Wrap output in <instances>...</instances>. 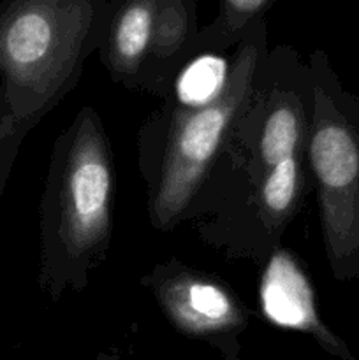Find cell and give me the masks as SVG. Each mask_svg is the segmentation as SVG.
<instances>
[{"mask_svg":"<svg viewBox=\"0 0 359 360\" xmlns=\"http://www.w3.org/2000/svg\"><path fill=\"white\" fill-rule=\"evenodd\" d=\"M267 51L264 18L234 46L224 84L213 98L189 104L169 94L141 123L137 172L144 183L146 213L153 229L171 232L196 220L201 195L248 104Z\"/></svg>","mask_w":359,"mask_h":360,"instance_id":"cell-1","label":"cell"},{"mask_svg":"<svg viewBox=\"0 0 359 360\" xmlns=\"http://www.w3.org/2000/svg\"><path fill=\"white\" fill-rule=\"evenodd\" d=\"M109 0L0 4V172L21 139L81 79L104 37Z\"/></svg>","mask_w":359,"mask_h":360,"instance_id":"cell-2","label":"cell"},{"mask_svg":"<svg viewBox=\"0 0 359 360\" xmlns=\"http://www.w3.org/2000/svg\"><path fill=\"white\" fill-rule=\"evenodd\" d=\"M115 157L101 115L84 105L58 134L41 202L39 283L53 302L87 290L115 227Z\"/></svg>","mask_w":359,"mask_h":360,"instance_id":"cell-3","label":"cell"},{"mask_svg":"<svg viewBox=\"0 0 359 360\" xmlns=\"http://www.w3.org/2000/svg\"><path fill=\"white\" fill-rule=\"evenodd\" d=\"M310 118L308 62L289 44L270 48L248 104L201 195L192 224L229 217L252 199L282 165L306 157Z\"/></svg>","mask_w":359,"mask_h":360,"instance_id":"cell-4","label":"cell"},{"mask_svg":"<svg viewBox=\"0 0 359 360\" xmlns=\"http://www.w3.org/2000/svg\"><path fill=\"white\" fill-rule=\"evenodd\" d=\"M308 169L333 278L359 281V94L347 90L324 49L308 56Z\"/></svg>","mask_w":359,"mask_h":360,"instance_id":"cell-5","label":"cell"},{"mask_svg":"<svg viewBox=\"0 0 359 360\" xmlns=\"http://www.w3.org/2000/svg\"><path fill=\"white\" fill-rule=\"evenodd\" d=\"M139 285L178 333L210 345L222 360L239 359V340L253 311L222 278L169 259L141 276Z\"/></svg>","mask_w":359,"mask_h":360,"instance_id":"cell-6","label":"cell"},{"mask_svg":"<svg viewBox=\"0 0 359 360\" xmlns=\"http://www.w3.org/2000/svg\"><path fill=\"white\" fill-rule=\"evenodd\" d=\"M260 267L259 304L267 322L308 334L334 357L359 360L320 319L312 281L294 253L280 246Z\"/></svg>","mask_w":359,"mask_h":360,"instance_id":"cell-7","label":"cell"},{"mask_svg":"<svg viewBox=\"0 0 359 360\" xmlns=\"http://www.w3.org/2000/svg\"><path fill=\"white\" fill-rule=\"evenodd\" d=\"M160 0H109L99 58L113 83L143 91L151 28Z\"/></svg>","mask_w":359,"mask_h":360,"instance_id":"cell-8","label":"cell"},{"mask_svg":"<svg viewBox=\"0 0 359 360\" xmlns=\"http://www.w3.org/2000/svg\"><path fill=\"white\" fill-rule=\"evenodd\" d=\"M197 0H160L144 67V94L164 98L180 70L196 58Z\"/></svg>","mask_w":359,"mask_h":360,"instance_id":"cell-9","label":"cell"},{"mask_svg":"<svg viewBox=\"0 0 359 360\" xmlns=\"http://www.w3.org/2000/svg\"><path fill=\"white\" fill-rule=\"evenodd\" d=\"M275 2L277 0H218L217 16L206 27L199 28L196 56L204 53L224 55L229 49H234L246 32L266 18Z\"/></svg>","mask_w":359,"mask_h":360,"instance_id":"cell-10","label":"cell"},{"mask_svg":"<svg viewBox=\"0 0 359 360\" xmlns=\"http://www.w3.org/2000/svg\"><path fill=\"white\" fill-rule=\"evenodd\" d=\"M97 360H120V359L115 357V355H101Z\"/></svg>","mask_w":359,"mask_h":360,"instance_id":"cell-11","label":"cell"}]
</instances>
